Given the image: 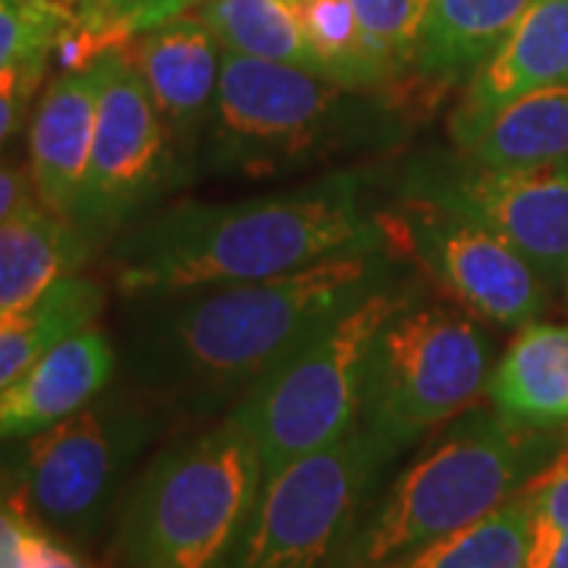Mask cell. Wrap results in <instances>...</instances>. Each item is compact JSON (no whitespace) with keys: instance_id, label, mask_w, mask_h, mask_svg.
Listing matches in <instances>:
<instances>
[{"instance_id":"8992f818","label":"cell","mask_w":568,"mask_h":568,"mask_svg":"<svg viewBox=\"0 0 568 568\" xmlns=\"http://www.w3.org/2000/svg\"><path fill=\"white\" fill-rule=\"evenodd\" d=\"M162 429L155 398L108 392L48 426L10 458L20 508L48 534L89 544L123 506L130 474Z\"/></svg>"},{"instance_id":"4dcf8cb0","label":"cell","mask_w":568,"mask_h":568,"mask_svg":"<svg viewBox=\"0 0 568 568\" xmlns=\"http://www.w3.org/2000/svg\"><path fill=\"white\" fill-rule=\"evenodd\" d=\"M32 190L36 183L32 178H26V171L13 164H0V222H7L20 209L32 205Z\"/></svg>"},{"instance_id":"f546056e","label":"cell","mask_w":568,"mask_h":568,"mask_svg":"<svg viewBox=\"0 0 568 568\" xmlns=\"http://www.w3.org/2000/svg\"><path fill=\"white\" fill-rule=\"evenodd\" d=\"M26 568H89L73 549L61 544L54 534H48L32 521L26 540Z\"/></svg>"},{"instance_id":"836d02e7","label":"cell","mask_w":568,"mask_h":568,"mask_svg":"<svg viewBox=\"0 0 568 568\" xmlns=\"http://www.w3.org/2000/svg\"><path fill=\"white\" fill-rule=\"evenodd\" d=\"M67 3H70V0H67Z\"/></svg>"},{"instance_id":"7a4b0ae2","label":"cell","mask_w":568,"mask_h":568,"mask_svg":"<svg viewBox=\"0 0 568 568\" xmlns=\"http://www.w3.org/2000/svg\"><path fill=\"white\" fill-rule=\"evenodd\" d=\"M392 244L386 215H373L361 171L246 196L181 203L152 212L111 250L126 297L278 278L357 246Z\"/></svg>"},{"instance_id":"cb8c5ba5","label":"cell","mask_w":568,"mask_h":568,"mask_svg":"<svg viewBox=\"0 0 568 568\" xmlns=\"http://www.w3.org/2000/svg\"><path fill=\"white\" fill-rule=\"evenodd\" d=\"M200 13L222 51L316 73L294 0H200Z\"/></svg>"},{"instance_id":"7c38bea8","label":"cell","mask_w":568,"mask_h":568,"mask_svg":"<svg viewBox=\"0 0 568 568\" xmlns=\"http://www.w3.org/2000/svg\"><path fill=\"white\" fill-rule=\"evenodd\" d=\"M398 253H410L455 304L496 325L534 323L549 301L547 278L493 231L446 205L405 196L386 215Z\"/></svg>"},{"instance_id":"2e32d148","label":"cell","mask_w":568,"mask_h":568,"mask_svg":"<svg viewBox=\"0 0 568 568\" xmlns=\"http://www.w3.org/2000/svg\"><path fill=\"white\" fill-rule=\"evenodd\" d=\"M102 95V61L61 70L41 92L29 126V178L44 209L73 222L80 203Z\"/></svg>"},{"instance_id":"4fadbf2b","label":"cell","mask_w":568,"mask_h":568,"mask_svg":"<svg viewBox=\"0 0 568 568\" xmlns=\"http://www.w3.org/2000/svg\"><path fill=\"white\" fill-rule=\"evenodd\" d=\"M126 54L142 73V82L181 159L190 164L193 149L205 140L212 121L222 77V44L212 36L200 10H186L181 17L136 36Z\"/></svg>"},{"instance_id":"5bb4252c","label":"cell","mask_w":568,"mask_h":568,"mask_svg":"<svg viewBox=\"0 0 568 568\" xmlns=\"http://www.w3.org/2000/svg\"><path fill=\"white\" fill-rule=\"evenodd\" d=\"M568 82V0H528L499 44L467 77L465 95L448 118L452 142L534 89Z\"/></svg>"},{"instance_id":"f1b7e54d","label":"cell","mask_w":568,"mask_h":568,"mask_svg":"<svg viewBox=\"0 0 568 568\" xmlns=\"http://www.w3.org/2000/svg\"><path fill=\"white\" fill-rule=\"evenodd\" d=\"M32 518L26 515L13 489L0 487V568H26V540Z\"/></svg>"},{"instance_id":"d4e9b609","label":"cell","mask_w":568,"mask_h":568,"mask_svg":"<svg viewBox=\"0 0 568 568\" xmlns=\"http://www.w3.org/2000/svg\"><path fill=\"white\" fill-rule=\"evenodd\" d=\"M200 0H80L73 39L92 61L126 51L136 36L193 10Z\"/></svg>"},{"instance_id":"7402d4cb","label":"cell","mask_w":568,"mask_h":568,"mask_svg":"<svg viewBox=\"0 0 568 568\" xmlns=\"http://www.w3.org/2000/svg\"><path fill=\"white\" fill-rule=\"evenodd\" d=\"M294 10L320 77L342 89L379 92L407 102L405 89L373 51L351 0H294Z\"/></svg>"},{"instance_id":"8fae6325","label":"cell","mask_w":568,"mask_h":568,"mask_svg":"<svg viewBox=\"0 0 568 568\" xmlns=\"http://www.w3.org/2000/svg\"><path fill=\"white\" fill-rule=\"evenodd\" d=\"M402 196L446 205L515 246L544 278L568 272V162L493 168L426 152L405 168Z\"/></svg>"},{"instance_id":"277c9868","label":"cell","mask_w":568,"mask_h":568,"mask_svg":"<svg viewBox=\"0 0 568 568\" xmlns=\"http://www.w3.org/2000/svg\"><path fill=\"white\" fill-rule=\"evenodd\" d=\"M265 487L246 424H222L164 446L126 493L111 544L118 568H227Z\"/></svg>"},{"instance_id":"d6986e66","label":"cell","mask_w":568,"mask_h":568,"mask_svg":"<svg viewBox=\"0 0 568 568\" xmlns=\"http://www.w3.org/2000/svg\"><path fill=\"white\" fill-rule=\"evenodd\" d=\"M455 145L467 159L493 168L568 162V82L534 89L503 104Z\"/></svg>"},{"instance_id":"83f0119b","label":"cell","mask_w":568,"mask_h":568,"mask_svg":"<svg viewBox=\"0 0 568 568\" xmlns=\"http://www.w3.org/2000/svg\"><path fill=\"white\" fill-rule=\"evenodd\" d=\"M51 58H26L0 70V152L20 133Z\"/></svg>"},{"instance_id":"9a60e30c","label":"cell","mask_w":568,"mask_h":568,"mask_svg":"<svg viewBox=\"0 0 568 568\" xmlns=\"http://www.w3.org/2000/svg\"><path fill=\"white\" fill-rule=\"evenodd\" d=\"M118 347L99 325H82L0 388V443H20L61 424L111 386Z\"/></svg>"},{"instance_id":"484cf974","label":"cell","mask_w":568,"mask_h":568,"mask_svg":"<svg viewBox=\"0 0 568 568\" xmlns=\"http://www.w3.org/2000/svg\"><path fill=\"white\" fill-rule=\"evenodd\" d=\"M366 39L379 61L392 70L395 82L405 89V80L417 73L424 26L429 17V0H351Z\"/></svg>"},{"instance_id":"9c48e42d","label":"cell","mask_w":568,"mask_h":568,"mask_svg":"<svg viewBox=\"0 0 568 568\" xmlns=\"http://www.w3.org/2000/svg\"><path fill=\"white\" fill-rule=\"evenodd\" d=\"M398 452L357 424L345 439L265 477L227 568H338Z\"/></svg>"},{"instance_id":"6da1fadb","label":"cell","mask_w":568,"mask_h":568,"mask_svg":"<svg viewBox=\"0 0 568 568\" xmlns=\"http://www.w3.org/2000/svg\"><path fill=\"white\" fill-rule=\"evenodd\" d=\"M398 256L395 244L357 246L265 282L133 297L123 366L155 402H241L332 320L395 282Z\"/></svg>"},{"instance_id":"ffe728a7","label":"cell","mask_w":568,"mask_h":568,"mask_svg":"<svg viewBox=\"0 0 568 568\" xmlns=\"http://www.w3.org/2000/svg\"><path fill=\"white\" fill-rule=\"evenodd\" d=\"M525 7L528 0H429L417 77L429 89L467 80Z\"/></svg>"},{"instance_id":"3957f363","label":"cell","mask_w":568,"mask_h":568,"mask_svg":"<svg viewBox=\"0 0 568 568\" xmlns=\"http://www.w3.org/2000/svg\"><path fill=\"white\" fill-rule=\"evenodd\" d=\"M414 104L354 92L291 63L222 54L205 159L222 174L278 178L313 164L388 149L407 136Z\"/></svg>"},{"instance_id":"ac0fdd59","label":"cell","mask_w":568,"mask_h":568,"mask_svg":"<svg viewBox=\"0 0 568 568\" xmlns=\"http://www.w3.org/2000/svg\"><path fill=\"white\" fill-rule=\"evenodd\" d=\"M92 250L95 241L44 205H26L0 222V313L36 304L61 278L77 275Z\"/></svg>"},{"instance_id":"603a6c76","label":"cell","mask_w":568,"mask_h":568,"mask_svg":"<svg viewBox=\"0 0 568 568\" xmlns=\"http://www.w3.org/2000/svg\"><path fill=\"white\" fill-rule=\"evenodd\" d=\"M528 547L530 496L528 489H521L487 518L379 568H525Z\"/></svg>"},{"instance_id":"d6a6232c","label":"cell","mask_w":568,"mask_h":568,"mask_svg":"<svg viewBox=\"0 0 568 568\" xmlns=\"http://www.w3.org/2000/svg\"><path fill=\"white\" fill-rule=\"evenodd\" d=\"M566 278H568V272H566Z\"/></svg>"},{"instance_id":"1f68e13d","label":"cell","mask_w":568,"mask_h":568,"mask_svg":"<svg viewBox=\"0 0 568 568\" xmlns=\"http://www.w3.org/2000/svg\"><path fill=\"white\" fill-rule=\"evenodd\" d=\"M525 568H568V534H562L556 544H549L547 549L528 556Z\"/></svg>"},{"instance_id":"44dd1931","label":"cell","mask_w":568,"mask_h":568,"mask_svg":"<svg viewBox=\"0 0 568 568\" xmlns=\"http://www.w3.org/2000/svg\"><path fill=\"white\" fill-rule=\"evenodd\" d=\"M102 306V284L77 272L41 294L36 304L0 313V388L10 386L67 335L95 323Z\"/></svg>"},{"instance_id":"4316f807","label":"cell","mask_w":568,"mask_h":568,"mask_svg":"<svg viewBox=\"0 0 568 568\" xmlns=\"http://www.w3.org/2000/svg\"><path fill=\"white\" fill-rule=\"evenodd\" d=\"M77 20L67 0H0V70L26 58H51Z\"/></svg>"},{"instance_id":"30bf717a","label":"cell","mask_w":568,"mask_h":568,"mask_svg":"<svg viewBox=\"0 0 568 568\" xmlns=\"http://www.w3.org/2000/svg\"><path fill=\"white\" fill-rule=\"evenodd\" d=\"M183 164L133 58H102L99 121L73 224L95 246L130 231L181 183Z\"/></svg>"},{"instance_id":"e0dca14e","label":"cell","mask_w":568,"mask_h":568,"mask_svg":"<svg viewBox=\"0 0 568 568\" xmlns=\"http://www.w3.org/2000/svg\"><path fill=\"white\" fill-rule=\"evenodd\" d=\"M493 407L530 429L568 426V325L525 323L489 376Z\"/></svg>"},{"instance_id":"ba28073f","label":"cell","mask_w":568,"mask_h":568,"mask_svg":"<svg viewBox=\"0 0 568 568\" xmlns=\"http://www.w3.org/2000/svg\"><path fill=\"white\" fill-rule=\"evenodd\" d=\"M493 342L467 310L414 291L376 335L361 424L398 455L477 405L489 386Z\"/></svg>"},{"instance_id":"5b68a950","label":"cell","mask_w":568,"mask_h":568,"mask_svg":"<svg viewBox=\"0 0 568 568\" xmlns=\"http://www.w3.org/2000/svg\"><path fill=\"white\" fill-rule=\"evenodd\" d=\"M562 433L467 407L448 433L373 499L338 568H379L508 503L556 458Z\"/></svg>"},{"instance_id":"52a82bcc","label":"cell","mask_w":568,"mask_h":568,"mask_svg":"<svg viewBox=\"0 0 568 568\" xmlns=\"http://www.w3.org/2000/svg\"><path fill=\"white\" fill-rule=\"evenodd\" d=\"M414 291L392 282L366 294L237 402L234 414L260 443L265 477L345 439L361 424L373 342Z\"/></svg>"}]
</instances>
